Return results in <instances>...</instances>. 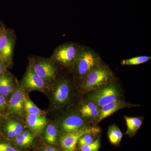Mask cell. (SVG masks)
<instances>
[{"instance_id": "2e32d148", "label": "cell", "mask_w": 151, "mask_h": 151, "mask_svg": "<svg viewBox=\"0 0 151 151\" xmlns=\"http://www.w3.org/2000/svg\"><path fill=\"white\" fill-rule=\"evenodd\" d=\"M127 127L126 134L132 137L140 129L142 125L143 117H132L124 116Z\"/></svg>"}, {"instance_id": "f1b7e54d", "label": "cell", "mask_w": 151, "mask_h": 151, "mask_svg": "<svg viewBox=\"0 0 151 151\" xmlns=\"http://www.w3.org/2000/svg\"><path fill=\"white\" fill-rule=\"evenodd\" d=\"M3 24H4L2 23L0 24V29H1V28L2 27Z\"/></svg>"}, {"instance_id": "7c38bea8", "label": "cell", "mask_w": 151, "mask_h": 151, "mask_svg": "<svg viewBox=\"0 0 151 151\" xmlns=\"http://www.w3.org/2000/svg\"><path fill=\"white\" fill-rule=\"evenodd\" d=\"M138 106L139 105L126 102L121 99L116 100L100 108V115L97 121L100 122L124 108H130Z\"/></svg>"}, {"instance_id": "ffe728a7", "label": "cell", "mask_w": 151, "mask_h": 151, "mask_svg": "<svg viewBox=\"0 0 151 151\" xmlns=\"http://www.w3.org/2000/svg\"><path fill=\"white\" fill-rule=\"evenodd\" d=\"M58 129L53 124L47 126L45 131L44 139L45 142L50 145H55L57 141Z\"/></svg>"}, {"instance_id": "5bb4252c", "label": "cell", "mask_w": 151, "mask_h": 151, "mask_svg": "<svg viewBox=\"0 0 151 151\" xmlns=\"http://www.w3.org/2000/svg\"><path fill=\"white\" fill-rule=\"evenodd\" d=\"M100 110V108L96 104L88 100L81 105L79 113L87 122L96 119L98 121Z\"/></svg>"}, {"instance_id": "30bf717a", "label": "cell", "mask_w": 151, "mask_h": 151, "mask_svg": "<svg viewBox=\"0 0 151 151\" xmlns=\"http://www.w3.org/2000/svg\"><path fill=\"white\" fill-rule=\"evenodd\" d=\"M89 126L88 122L80 113H73L63 119L60 124L59 129L63 134L79 131Z\"/></svg>"}, {"instance_id": "7402d4cb", "label": "cell", "mask_w": 151, "mask_h": 151, "mask_svg": "<svg viewBox=\"0 0 151 151\" xmlns=\"http://www.w3.org/2000/svg\"><path fill=\"white\" fill-rule=\"evenodd\" d=\"M24 110L27 113H35L43 115L44 112L40 110L37 106L35 105L28 97L25 95L24 93Z\"/></svg>"}, {"instance_id": "603a6c76", "label": "cell", "mask_w": 151, "mask_h": 151, "mask_svg": "<svg viewBox=\"0 0 151 151\" xmlns=\"http://www.w3.org/2000/svg\"><path fill=\"white\" fill-rule=\"evenodd\" d=\"M100 139H97L93 143L88 145H84L77 147L78 151H98L100 149Z\"/></svg>"}, {"instance_id": "e0dca14e", "label": "cell", "mask_w": 151, "mask_h": 151, "mask_svg": "<svg viewBox=\"0 0 151 151\" xmlns=\"http://www.w3.org/2000/svg\"><path fill=\"white\" fill-rule=\"evenodd\" d=\"M23 131V127L19 122L12 120L6 124L5 131L8 137L14 138Z\"/></svg>"}, {"instance_id": "4fadbf2b", "label": "cell", "mask_w": 151, "mask_h": 151, "mask_svg": "<svg viewBox=\"0 0 151 151\" xmlns=\"http://www.w3.org/2000/svg\"><path fill=\"white\" fill-rule=\"evenodd\" d=\"M26 120L28 127L35 134L42 132L47 125L46 119L43 115L27 113Z\"/></svg>"}, {"instance_id": "5b68a950", "label": "cell", "mask_w": 151, "mask_h": 151, "mask_svg": "<svg viewBox=\"0 0 151 151\" xmlns=\"http://www.w3.org/2000/svg\"><path fill=\"white\" fill-rule=\"evenodd\" d=\"M29 63L35 72L49 85L55 81L58 69L50 58L33 55L30 57Z\"/></svg>"}, {"instance_id": "cb8c5ba5", "label": "cell", "mask_w": 151, "mask_h": 151, "mask_svg": "<svg viewBox=\"0 0 151 151\" xmlns=\"http://www.w3.org/2000/svg\"><path fill=\"white\" fill-rule=\"evenodd\" d=\"M96 134H86L81 136L78 140L77 144V147L84 145H88L93 143L96 140Z\"/></svg>"}, {"instance_id": "d4e9b609", "label": "cell", "mask_w": 151, "mask_h": 151, "mask_svg": "<svg viewBox=\"0 0 151 151\" xmlns=\"http://www.w3.org/2000/svg\"><path fill=\"white\" fill-rule=\"evenodd\" d=\"M0 151H19V150L9 143L1 142H0Z\"/></svg>"}, {"instance_id": "484cf974", "label": "cell", "mask_w": 151, "mask_h": 151, "mask_svg": "<svg viewBox=\"0 0 151 151\" xmlns=\"http://www.w3.org/2000/svg\"><path fill=\"white\" fill-rule=\"evenodd\" d=\"M6 105V97L0 95V112L2 111Z\"/></svg>"}, {"instance_id": "4316f807", "label": "cell", "mask_w": 151, "mask_h": 151, "mask_svg": "<svg viewBox=\"0 0 151 151\" xmlns=\"http://www.w3.org/2000/svg\"><path fill=\"white\" fill-rule=\"evenodd\" d=\"M7 69L6 68L5 66L3 64L1 61L0 60V75L4 74V73L6 72L7 71Z\"/></svg>"}, {"instance_id": "7a4b0ae2", "label": "cell", "mask_w": 151, "mask_h": 151, "mask_svg": "<svg viewBox=\"0 0 151 151\" xmlns=\"http://www.w3.org/2000/svg\"><path fill=\"white\" fill-rule=\"evenodd\" d=\"M115 76L108 65L102 63L89 72L80 82L81 92L88 93L114 81Z\"/></svg>"}, {"instance_id": "277c9868", "label": "cell", "mask_w": 151, "mask_h": 151, "mask_svg": "<svg viewBox=\"0 0 151 151\" xmlns=\"http://www.w3.org/2000/svg\"><path fill=\"white\" fill-rule=\"evenodd\" d=\"M81 45L69 42L60 45L54 50L50 58L55 63L72 70Z\"/></svg>"}, {"instance_id": "8fae6325", "label": "cell", "mask_w": 151, "mask_h": 151, "mask_svg": "<svg viewBox=\"0 0 151 151\" xmlns=\"http://www.w3.org/2000/svg\"><path fill=\"white\" fill-rule=\"evenodd\" d=\"M9 101L8 111L11 114L22 116L24 111V93L19 85H17L15 90Z\"/></svg>"}, {"instance_id": "9c48e42d", "label": "cell", "mask_w": 151, "mask_h": 151, "mask_svg": "<svg viewBox=\"0 0 151 151\" xmlns=\"http://www.w3.org/2000/svg\"><path fill=\"white\" fill-rule=\"evenodd\" d=\"M21 85L22 88L26 91L37 90L42 92H45L50 85L35 72L29 63Z\"/></svg>"}, {"instance_id": "ac0fdd59", "label": "cell", "mask_w": 151, "mask_h": 151, "mask_svg": "<svg viewBox=\"0 0 151 151\" xmlns=\"http://www.w3.org/2000/svg\"><path fill=\"white\" fill-rule=\"evenodd\" d=\"M108 136L110 143L115 146L120 145L123 137L122 131L116 125H111L109 127Z\"/></svg>"}, {"instance_id": "d6986e66", "label": "cell", "mask_w": 151, "mask_h": 151, "mask_svg": "<svg viewBox=\"0 0 151 151\" xmlns=\"http://www.w3.org/2000/svg\"><path fill=\"white\" fill-rule=\"evenodd\" d=\"M14 138L17 145L24 147L30 145L32 143L34 137L31 132L27 130L23 131Z\"/></svg>"}, {"instance_id": "9a60e30c", "label": "cell", "mask_w": 151, "mask_h": 151, "mask_svg": "<svg viewBox=\"0 0 151 151\" xmlns=\"http://www.w3.org/2000/svg\"><path fill=\"white\" fill-rule=\"evenodd\" d=\"M16 86L12 76L7 71L0 75V95L6 97L12 94Z\"/></svg>"}, {"instance_id": "3957f363", "label": "cell", "mask_w": 151, "mask_h": 151, "mask_svg": "<svg viewBox=\"0 0 151 151\" xmlns=\"http://www.w3.org/2000/svg\"><path fill=\"white\" fill-rule=\"evenodd\" d=\"M16 40L14 31L3 24L0 29V60L7 69L13 63Z\"/></svg>"}, {"instance_id": "6da1fadb", "label": "cell", "mask_w": 151, "mask_h": 151, "mask_svg": "<svg viewBox=\"0 0 151 151\" xmlns=\"http://www.w3.org/2000/svg\"><path fill=\"white\" fill-rule=\"evenodd\" d=\"M102 63L100 55L95 51L81 46L72 70L80 83L89 72Z\"/></svg>"}, {"instance_id": "ba28073f", "label": "cell", "mask_w": 151, "mask_h": 151, "mask_svg": "<svg viewBox=\"0 0 151 151\" xmlns=\"http://www.w3.org/2000/svg\"><path fill=\"white\" fill-rule=\"evenodd\" d=\"M100 132L99 127L89 126L76 132L63 134L60 138V144L64 151H75L81 136L89 133L97 135Z\"/></svg>"}, {"instance_id": "f546056e", "label": "cell", "mask_w": 151, "mask_h": 151, "mask_svg": "<svg viewBox=\"0 0 151 151\" xmlns=\"http://www.w3.org/2000/svg\"><path fill=\"white\" fill-rule=\"evenodd\" d=\"M1 22H0V24H1Z\"/></svg>"}, {"instance_id": "8992f818", "label": "cell", "mask_w": 151, "mask_h": 151, "mask_svg": "<svg viewBox=\"0 0 151 151\" xmlns=\"http://www.w3.org/2000/svg\"><path fill=\"white\" fill-rule=\"evenodd\" d=\"M88 93V100L93 102L100 108L109 103L121 99V91L114 81Z\"/></svg>"}, {"instance_id": "44dd1931", "label": "cell", "mask_w": 151, "mask_h": 151, "mask_svg": "<svg viewBox=\"0 0 151 151\" xmlns=\"http://www.w3.org/2000/svg\"><path fill=\"white\" fill-rule=\"evenodd\" d=\"M151 57L142 55L132 58L129 59L122 60L121 62L122 65H140L150 60Z\"/></svg>"}, {"instance_id": "83f0119b", "label": "cell", "mask_w": 151, "mask_h": 151, "mask_svg": "<svg viewBox=\"0 0 151 151\" xmlns=\"http://www.w3.org/2000/svg\"><path fill=\"white\" fill-rule=\"evenodd\" d=\"M41 151H59L56 148L54 147H50V146H48V147H45Z\"/></svg>"}, {"instance_id": "52a82bcc", "label": "cell", "mask_w": 151, "mask_h": 151, "mask_svg": "<svg viewBox=\"0 0 151 151\" xmlns=\"http://www.w3.org/2000/svg\"><path fill=\"white\" fill-rule=\"evenodd\" d=\"M52 84V101L55 108H61L70 100L72 92L71 84L65 78H56Z\"/></svg>"}]
</instances>
